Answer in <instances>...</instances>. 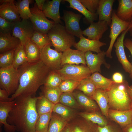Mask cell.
<instances>
[{"label":"cell","mask_w":132,"mask_h":132,"mask_svg":"<svg viewBox=\"0 0 132 132\" xmlns=\"http://www.w3.org/2000/svg\"><path fill=\"white\" fill-rule=\"evenodd\" d=\"M113 81L115 83H121L123 81V76L121 74L118 72L115 73L112 76Z\"/></svg>","instance_id":"obj_49"},{"label":"cell","mask_w":132,"mask_h":132,"mask_svg":"<svg viewBox=\"0 0 132 132\" xmlns=\"http://www.w3.org/2000/svg\"><path fill=\"white\" fill-rule=\"evenodd\" d=\"M9 96L8 92L5 90L0 89V101L7 102L9 101Z\"/></svg>","instance_id":"obj_48"},{"label":"cell","mask_w":132,"mask_h":132,"mask_svg":"<svg viewBox=\"0 0 132 132\" xmlns=\"http://www.w3.org/2000/svg\"><path fill=\"white\" fill-rule=\"evenodd\" d=\"M62 132H73L67 124L65 128Z\"/></svg>","instance_id":"obj_52"},{"label":"cell","mask_w":132,"mask_h":132,"mask_svg":"<svg viewBox=\"0 0 132 132\" xmlns=\"http://www.w3.org/2000/svg\"><path fill=\"white\" fill-rule=\"evenodd\" d=\"M129 86L126 80H124L121 83L114 82L107 91L110 109L121 111L131 110L132 98L129 91Z\"/></svg>","instance_id":"obj_3"},{"label":"cell","mask_w":132,"mask_h":132,"mask_svg":"<svg viewBox=\"0 0 132 132\" xmlns=\"http://www.w3.org/2000/svg\"><path fill=\"white\" fill-rule=\"evenodd\" d=\"M131 109L132 110V102L131 106Z\"/></svg>","instance_id":"obj_56"},{"label":"cell","mask_w":132,"mask_h":132,"mask_svg":"<svg viewBox=\"0 0 132 132\" xmlns=\"http://www.w3.org/2000/svg\"><path fill=\"white\" fill-rule=\"evenodd\" d=\"M89 78L95 84L97 89L100 88L108 91L110 88L114 81L107 78L99 72L92 74Z\"/></svg>","instance_id":"obj_28"},{"label":"cell","mask_w":132,"mask_h":132,"mask_svg":"<svg viewBox=\"0 0 132 132\" xmlns=\"http://www.w3.org/2000/svg\"><path fill=\"white\" fill-rule=\"evenodd\" d=\"M80 115L85 119L101 127H104L108 124L107 120L97 112H81Z\"/></svg>","instance_id":"obj_32"},{"label":"cell","mask_w":132,"mask_h":132,"mask_svg":"<svg viewBox=\"0 0 132 132\" xmlns=\"http://www.w3.org/2000/svg\"><path fill=\"white\" fill-rule=\"evenodd\" d=\"M14 0H0V16L15 23L21 19Z\"/></svg>","instance_id":"obj_12"},{"label":"cell","mask_w":132,"mask_h":132,"mask_svg":"<svg viewBox=\"0 0 132 132\" xmlns=\"http://www.w3.org/2000/svg\"><path fill=\"white\" fill-rule=\"evenodd\" d=\"M19 39L11 33H0V53L15 49L21 44Z\"/></svg>","instance_id":"obj_23"},{"label":"cell","mask_w":132,"mask_h":132,"mask_svg":"<svg viewBox=\"0 0 132 132\" xmlns=\"http://www.w3.org/2000/svg\"><path fill=\"white\" fill-rule=\"evenodd\" d=\"M96 132H124L122 129L113 125L108 124L102 127L96 125Z\"/></svg>","instance_id":"obj_46"},{"label":"cell","mask_w":132,"mask_h":132,"mask_svg":"<svg viewBox=\"0 0 132 132\" xmlns=\"http://www.w3.org/2000/svg\"><path fill=\"white\" fill-rule=\"evenodd\" d=\"M130 22L123 21L119 18L115 11L113 10L111 15V22L110 25V30L109 37L110 40L109 46L106 52V56L112 58L111 53L114 44L120 34L127 29Z\"/></svg>","instance_id":"obj_7"},{"label":"cell","mask_w":132,"mask_h":132,"mask_svg":"<svg viewBox=\"0 0 132 132\" xmlns=\"http://www.w3.org/2000/svg\"><path fill=\"white\" fill-rule=\"evenodd\" d=\"M15 49L0 54V68H5L12 66Z\"/></svg>","instance_id":"obj_42"},{"label":"cell","mask_w":132,"mask_h":132,"mask_svg":"<svg viewBox=\"0 0 132 132\" xmlns=\"http://www.w3.org/2000/svg\"><path fill=\"white\" fill-rule=\"evenodd\" d=\"M2 126H0V132H2Z\"/></svg>","instance_id":"obj_55"},{"label":"cell","mask_w":132,"mask_h":132,"mask_svg":"<svg viewBox=\"0 0 132 132\" xmlns=\"http://www.w3.org/2000/svg\"><path fill=\"white\" fill-rule=\"evenodd\" d=\"M83 5L92 13H96L98 7L99 0H80Z\"/></svg>","instance_id":"obj_45"},{"label":"cell","mask_w":132,"mask_h":132,"mask_svg":"<svg viewBox=\"0 0 132 132\" xmlns=\"http://www.w3.org/2000/svg\"><path fill=\"white\" fill-rule=\"evenodd\" d=\"M85 53L79 50L69 48L62 53L61 65L62 66L65 64L78 65L82 64L86 66Z\"/></svg>","instance_id":"obj_15"},{"label":"cell","mask_w":132,"mask_h":132,"mask_svg":"<svg viewBox=\"0 0 132 132\" xmlns=\"http://www.w3.org/2000/svg\"><path fill=\"white\" fill-rule=\"evenodd\" d=\"M68 124L73 132H96V125L88 122L80 121Z\"/></svg>","instance_id":"obj_36"},{"label":"cell","mask_w":132,"mask_h":132,"mask_svg":"<svg viewBox=\"0 0 132 132\" xmlns=\"http://www.w3.org/2000/svg\"><path fill=\"white\" fill-rule=\"evenodd\" d=\"M38 97L19 96L14 102L7 119V123L14 126L20 132H35L39 116L36 103Z\"/></svg>","instance_id":"obj_2"},{"label":"cell","mask_w":132,"mask_h":132,"mask_svg":"<svg viewBox=\"0 0 132 132\" xmlns=\"http://www.w3.org/2000/svg\"><path fill=\"white\" fill-rule=\"evenodd\" d=\"M33 1L32 0H19L15 1V4L22 19H30L32 15L29 5Z\"/></svg>","instance_id":"obj_34"},{"label":"cell","mask_w":132,"mask_h":132,"mask_svg":"<svg viewBox=\"0 0 132 132\" xmlns=\"http://www.w3.org/2000/svg\"><path fill=\"white\" fill-rule=\"evenodd\" d=\"M35 30L30 19H22L15 23L12 35L18 38L21 44L24 45L31 37Z\"/></svg>","instance_id":"obj_10"},{"label":"cell","mask_w":132,"mask_h":132,"mask_svg":"<svg viewBox=\"0 0 132 132\" xmlns=\"http://www.w3.org/2000/svg\"><path fill=\"white\" fill-rule=\"evenodd\" d=\"M73 94L79 104L87 112H97L99 108L96 103L91 98L81 91H76Z\"/></svg>","instance_id":"obj_24"},{"label":"cell","mask_w":132,"mask_h":132,"mask_svg":"<svg viewBox=\"0 0 132 132\" xmlns=\"http://www.w3.org/2000/svg\"><path fill=\"white\" fill-rule=\"evenodd\" d=\"M15 24L0 16V33H11Z\"/></svg>","instance_id":"obj_44"},{"label":"cell","mask_w":132,"mask_h":132,"mask_svg":"<svg viewBox=\"0 0 132 132\" xmlns=\"http://www.w3.org/2000/svg\"><path fill=\"white\" fill-rule=\"evenodd\" d=\"M79 82L71 80H62L59 87L62 93H72L76 89Z\"/></svg>","instance_id":"obj_43"},{"label":"cell","mask_w":132,"mask_h":132,"mask_svg":"<svg viewBox=\"0 0 132 132\" xmlns=\"http://www.w3.org/2000/svg\"><path fill=\"white\" fill-rule=\"evenodd\" d=\"M122 129L124 132H132V122Z\"/></svg>","instance_id":"obj_51"},{"label":"cell","mask_w":132,"mask_h":132,"mask_svg":"<svg viewBox=\"0 0 132 132\" xmlns=\"http://www.w3.org/2000/svg\"><path fill=\"white\" fill-rule=\"evenodd\" d=\"M67 121L55 113L52 114L47 132H62Z\"/></svg>","instance_id":"obj_29"},{"label":"cell","mask_w":132,"mask_h":132,"mask_svg":"<svg viewBox=\"0 0 132 132\" xmlns=\"http://www.w3.org/2000/svg\"><path fill=\"white\" fill-rule=\"evenodd\" d=\"M69 3V6L68 7L75 9L84 15L90 23L97 20L98 15L96 13H92L89 11L81 3L80 0H65Z\"/></svg>","instance_id":"obj_26"},{"label":"cell","mask_w":132,"mask_h":132,"mask_svg":"<svg viewBox=\"0 0 132 132\" xmlns=\"http://www.w3.org/2000/svg\"><path fill=\"white\" fill-rule=\"evenodd\" d=\"M128 28L122 33L118 37L114 46L116 55L119 62L126 72L130 74L132 68V65L128 60L124 49V41L125 35L128 31Z\"/></svg>","instance_id":"obj_14"},{"label":"cell","mask_w":132,"mask_h":132,"mask_svg":"<svg viewBox=\"0 0 132 132\" xmlns=\"http://www.w3.org/2000/svg\"><path fill=\"white\" fill-rule=\"evenodd\" d=\"M53 112L59 115L67 121L73 117L74 114V111L70 108L59 103L55 104Z\"/></svg>","instance_id":"obj_37"},{"label":"cell","mask_w":132,"mask_h":132,"mask_svg":"<svg viewBox=\"0 0 132 132\" xmlns=\"http://www.w3.org/2000/svg\"><path fill=\"white\" fill-rule=\"evenodd\" d=\"M31 16L30 20L35 30L47 34L55 23L46 18L43 11L40 10L35 3L30 8Z\"/></svg>","instance_id":"obj_8"},{"label":"cell","mask_w":132,"mask_h":132,"mask_svg":"<svg viewBox=\"0 0 132 132\" xmlns=\"http://www.w3.org/2000/svg\"><path fill=\"white\" fill-rule=\"evenodd\" d=\"M131 40H132V39H131Z\"/></svg>","instance_id":"obj_57"},{"label":"cell","mask_w":132,"mask_h":132,"mask_svg":"<svg viewBox=\"0 0 132 132\" xmlns=\"http://www.w3.org/2000/svg\"><path fill=\"white\" fill-rule=\"evenodd\" d=\"M55 104L44 96L41 95L38 97L36 103V107L39 116L52 112Z\"/></svg>","instance_id":"obj_31"},{"label":"cell","mask_w":132,"mask_h":132,"mask_svg":"<svg viewBox=\"0 0 132 132\" xmlns=\"http://www.w3.org/2000/svg\"><path fill=\"white\" fill-rule=\"evenodd\" d=\"M79 41L76 43L74 46L77 49L85 53L88 51H92L97 53L101 52L100 48L106 45V43L99 40H91L86 38L83 35L80 38Z\"/></svg>","instance_id":"obj_17"},{"label":"cell","mask_w":132,"mask_h":132,"mask_svg":"<svg viewBox=\"0 0 132 132\" xmlns=\"http://www.w3.org/2000/svg\"><path fill=\"white\" fill-rule=\"evenodd\" d=\"M108 117L122 128L132 122V110L121 111L109 109Z\"/></svg>","instance_id":"obj_20"},{"label":"cell","mask_w":132,"mask_h":132,"mask_svg":"<svg viewBox=\"0 0 132 132\" xmlns=\"http://www.w3.org/2000/svg\"><path fill=\"white\" fill-rule=\"evenodd\" d=\"M114 0H99L96 13L98 16V21L106 22L108 26L111 22V15Z\"/></svg>","instance_id":"obj_19"},{"label":"cell","mask_w":132,"mask_h":132,"mask_svg":"<svg viewBox=\"0 0 132 132\" xmlns=\"http://www.w3.org/2000/svg\"><path fill=\"white\" fill-rule=\"evenodd\" d=\"M61 0H46L42 11L46 17L53 20L55 23H61L59 8Z\"/></svg>","instance_id":"obj_18"},{"label":"cell","mask_w":132,"mask_h":132,"mask_svg":"<svg viewBox=\"0 0 132 132\" xmlns=\"http://www.w3.org/2000/svg\"><path fill=\"white\" fill-rule=\"evenodd\" d=\"M106 52L102 51L97 54L93 53L88 51L85 53L86 64L92 74L96 72H101V66L104 64L109 68L110 65L106 62L105 57Z\"/></svg>","instance_id":"obj_13"},{"label":"cell","mask_w":132,"mask_h":132,"mask_svg":"<svg viewBox=\"0 0 132 132\" xmlns=\"http://www.w3.org/2000/svg\"><path fill=\"white\" fill-rule=\"evenodd\" d=\"M124 45L129 51L132 57V41L128 38L125 39L124 41ZM130 77L132 79V68L130 74L129 75Z\"/></svg>","instance_id":"obj_47"},{"label":"cell","mask_w":132,"mask_h":132,"mask_svg":"<svg viewBox=\"0 0 132 132\" xmlns=\"http://www.w3.org/2000/svg\"><path fill=\"white\" fill-rule=\"evenodd\" d=\"M91 98L96 101L103 115L108 118L110 107L107 91L100 88L97 89Z\"/></svg>","instance_id":"obj_22"},{"label":"cell","mask_w":132,"mask_h":132,"mask_svg":"<svg viewBox=\"0 0 132 132\" xmlns=\"http://www.w3.org/2000/svg\"><path fill=\"white\" fill-rule=\"evenodd\" d=\"M30 39L41 49L47 45H50L52 46L51 41L47 34L35 30Z\"/></svg>","instance_id":"obj_38"},{"label":"cell","mask_w":132,"mask_h":132,"mask_svg":"<svg viewBox=\"0 0 132 132\" xmlns=\"http://www.w3.org/2000/svg\"><path fill=\"white\" fill-rule=\"evenodd\" d=\"M14 102V100L7 102L0 101V126L3 125L6 132H15L16 131L14 126L8 124L7 119Z\"/></svg>","instance_id":"obj_21"},{"label":"cell","mask_w":132,"mask_h":132,"mask_svg":"<svg viewBox=\"0 0 132 132\" xmlns=\"http://www.w3.org/2000/svg\"><path fill=\"white\" fill-rule=\"evenodd\" d=\"M51 46L47 45L41 50L40 60L51 70L60 69L62 53L52 49Z\"/></svg>","instance_id":"obj_9"},{"label":"cell","mask_w":132,"mask_h":132,"mask_svg":"<svg viewBox=\"0 0 132 132\" xmlns=\"http://www.w3.org/2000/svg\"><path fill=\"white\" fill-rule=\"evenodd\" d=\"M24 46L28 62L40 60L41 49L34 43L29 39Z\"/></svg>","instance_id":"obj_27"},{"label":"cell","mask_w":132,"mask_h":132,"mask_svg":"<svg viewBox=\"0 0 132 132\" xmlns=\"http://www.w3.org/2000/svg\"><path fill=\"white\" fill-rule=\"evenodd\" d=\"M19 84L15 92L10 98L9 101L19 96H35L40 87L44 84L51 70L40 60L27 62L18 68Z\"/></svg>","instance_id":"obj_1"},{"label":"cell","mask_w":132,"mask_h":132,"mask_svg":"<svg viewBox=\"0 0 132 132\" xmlns=\"http://www.w3.org/2000/svg\"><path fill=\"white\" fill-rule=\"evenodd\" d=\"M19 79L18 69L13 66L0 68V88L5 90L9 95L13 94L18 89Z\"/></svg>","instance_id":"obj_6"},{"label":"cell","mask_w":132,"mask_h":132,"mask_svg":"<svg viewBox=\"0 0 132 132\" xmlns=\"http://www.w3.org/2000/svg\"><path fill=\"white\" fill-rule=\"evenodd\" d=\"M108 25L105 21H98L90 23V26L82 31V34L88 39L99 40L108 29Z\"/></svg>","instance_id":"obj_16"},{"label":"cell","mask_w":132,"mask_h":132,"mask_svg":"<svg viewBox=\"0 0 132 132\" xmlns=\"http://www.w3.org/2000/svg\"><path fill=\"white\" fill-rule=\"evenodd\" d=\"M62 80L57 73L54 70H51L48 75L44 86L49 87H58Z\"/></svg>","instance_id":"obj_41"},{"label":"cell","mask_w":132,"mask_h":132,"mask_svg":"<svg viewBox=\"0 0 132 132\" xmlns=\"http://www.w3.org/2000/svg\"><path fill=\"white\" fill-rule=\"evenodd\" d=\"M54 70L59 75L62 80L80 81L89 77L92 74L87 66L82 64H65L60 69Z\"/></svg>","instance_id":"obj_5"},{"label":"cell","mask_w":132,"mask_h":132,"mask_svg":"<svg viewBox=\"0 0 132 132\" xmlns=\"http://www.w3.org/2000/svg\"><path fill=\"white\" fill-rule=\"evenodd\" d=\"M52 112L39 116L36 122L35 132H47Z\"/></svg>","instance_id":"obj_39"},{"label":"cell","mask_w":132,"mask_h":132,"mask_svg":"<svg viewBox=\"0 0 132 132\" xmlns=\"http://www.w3.org/2000/svg\"><path fill=\"white\" fill-rule=\"evenodd\" d=\"M82 15L70 11H64L62 17L65 23V27L70 33L80 38L82 34L79 22Z\"/></svg>","instance_id":"obj_11"},{"label":"cell","mask_w":132,"mask_h":132,"mask_svg":"<svg viewBox=\"0 0 132 132\" xmlns=\"http://www.w3.org/2000/svg\"><path fill=\"white\" fill-rule=\"evenodd\" d=\"M97 89L94 83L89 77L80 81L79 84L76 89L79 90L86 95L91 97Z\"/></svg>","instance_id":"obj_35"},{"label":"cell","mask_w":132,"mask_h":132,"mask_svg":"<svg viewBox=\"0 0 132 132\" xmlns=\"http://www.w3.org/2000/svg\"><path fill=\"white\" fill-rule=\"evenodd\" d=\"M28 62L24 45L21 43L15 49L12 66L18 69L20 66Z\"/></svg>","instance_id":"obj_33"},{"label":"cell","mask_w":132,"mask_h":132,"mask_svg":"<svg viewBox=\"0 0 132 132\" xmlns=\"http://www.w3.org/2000/svg\"><path fill=\"white\" fill-rule=\"evenodd\" d=\"M128 29V31L130 32V35L132 36V17L130 22V25Z\"/></svg>","instance_id":"obj_53"},{"label":"cell","mask_w":132,"mask_h":132,"mask_svg":"<svg viewBox=\"0 0 132 132\" xmlns=\"http://www.w3.org/2000/svg\"><path fill=\"white\" fill-rule=\"evenodd\" d=\"M128 90L129 94L132 98V85L129 86L128 87Z\"/></svg>","instance_id":"obj_54"},{"label":"cell","mask_w":132,"mask_h":132,"mask_svg":"<svg viewBox=\"0 0 132 132\" xmlns=\"http://www.w3.org/2000/svg\"><path fill=\"white\" fill-rule=\"evenodd\" d=\"M47 35L52 46L59 52H63L70 48L76 43L74 36L69 33L65 27L60 23H55Z\"/></svg>","instance_id":"obj_4"},{"label":"cell","mask_w":132,"mask_h":132,"mask_svg":"<svg viewBox=\"0 0 132 132\" xmlns=\"http://www.w3.org/2000/svg\"><path fill=\"white\" fill-rule=\"evenodd\" d=\"M116 13L121 20L130 22L132 17V0H119Z\"/></svg>","instance_id":"obj_25"},{"label":"cell","mask_w":132,"mask_h":132,"mask_svg":"<svg viewBox=\"0 0 132 132\" xmlns=\"http://www.w3.org/2000/svg\"><path fill=\"white\" fill-rule=\"evenodd\" d=\"M59 102L70 108H76L79 106L72 93H62L60 96Z\"/></svg>","instance_id":"obj_40"},{"label":"cell","mask_w":132,"mask_h":132,"mask_svg":"<svg viewBox=\"0 0 132 132\" xmlns=\"http://www.w3.org/2000/svg\"><path fill=\"white\" fill-rule=\"evenodd\" d=\"M42 95L55 104L59 103L62 92L59 87L52 88L44 86L41 88Z\"/></svg>","instance_id":"obj_30"},{"label":"cell","mask_w":132,"mask_h":132,"mask_svg":"<svg viewBox=\"0 0 132 132\" xmlns=\"http://www.w3.org/2000/svg\"><path fill=\"white\" fill-rule=\"evenodd\" d=\"M46 0H35V3L38 9L42 11L44 4Z\"/></svg>","instance_id":"obj_50"}]
</instances>
